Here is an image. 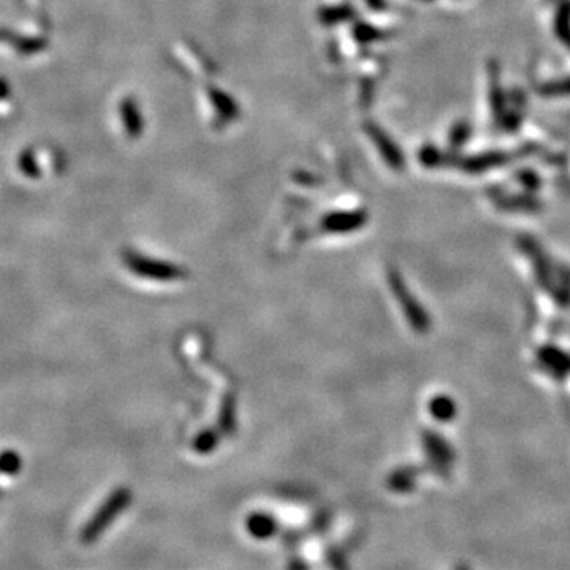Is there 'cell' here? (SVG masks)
<instances>
[{"label":"cell","instance_id":"6da1fadb","mask_svg":"<svg viewBox=\"0 0 570 570\" xmlns=\"http://www.w3.org/2000/svg\"><path fill=\"white\" fill-rule=\"evenodd\" d=\"M132 502V491L126 488V486H119L111 494L106 497L102 506L97 508L92 518L85 524L81 530V542L83 544H92L102 535L106 528L110 526L114 519L121 515L126 508L130 506Z\"/></svg>","mask_w":570,"mask_h":570},{"label":"cell","instance_id":"7a4b0ae2","mask_svg":"<svg viewBox=\"0 0 570 570\" xmlns=\"http://www.w3.org/2000/svg\"><path fill=\"white\" fill-rule=\"evenodd\" d=\"M122 260H124L126 266L133 273V275L150 279V281L175 282L182 281V279L187 276V271L180 265L157 259H150V257L138 254L135 250L130 249L122 254Z\"/></svg>","mask_w":570,"mask_h":570},{"label":"cell","instance_id":"3957f363","mask_svg":"<svg viewBox=\"0 0 570 570\" xmlns=\"http://www.w3.org/2000/svg\"><path fill=\"white\" fill-rule=\"evenodd\" d=\"M510 159L512 155L506 150H493V153L472 155V157H458L455 154H445L444 165H451L466 173H482L502 166Z\"/></svg>","mask_w":570,"mask_h":570},{"label":"cell","instance_id":"277c9868","mask_svg":"<svg viewBox=\"0 0 570 570\" xmlns=\"http://www.w3.org/2000/svg\"><path fill=\"white\" fill-rule=\"evenodd\" d=\"M363 127H365V132L372 139V143L376 144V148L379 149V153L380 155H382V159L385 160V164H387L390 169L395 171L404 170V165H406L404 155H402L398 144L393 141V138H391L382 127L377 126L376 122L368 121L363 124Z\"/></svg>","mask_w":570,"mask_h":570},{"label":"cell","instance_id":"5b68a950","mask_svg":"<svg viewBox=\"0 0 570 570\" xmlns=\"http://www.w3.org/2000/svg\"><path fill=\"white\" fill-rule=\"evenodd\" d=\"M368 222V214L361 209L334 211L322 219V228L329 233H352L360 230Z\"/></svg>","mask_w":570,"mask_h":570},{"label":"cell","instance_id":"8992f818","mask_svg":"<svg viewBox=\"0 0 570 570\" xmlns=\"http://www.w3.org/2000/svg\"><path fill=\"white\" fill-rule=\"evenodd\" d=\"M121 119L127 135L130 138H138L144 130V121L141 110H139L135 98L126 97L121 103Z\"/></svg>","mask_w":570,"mask_h":570},{"label":"cell","instance_id":"52a82bcc","mask_svg":"<svg viewBox=\"0 0 570 570\" xmlns=\"http://www.w3.org/2000/svg\"><path fill=\"white\" fill-rule=\"evenodd\" d=\"M488 76H490L488 98H490L491 113H493V117L497 122H501L502 116L506 114V102H504V92H502L501 80H499V67H497L496 62L488 64Z\"/></svg>","mask_w":570,"mask_h":570},{"label":"cell","instance_id":"ba28073f","mask_svg":"<svg viewBox=\"0 0 570 570\" xmlns=\"http://www.w3.org/2000/svg\"><path fill=\"white\" fill-rule=\"evenodd\" d=\"M208 95H209L212 106H214V110L219 113V116L223 121L232 122L234 119H238L239 106L236 102H234V98L230 94L223 92L219 87L211 86L208 89Z\"/></svg>","mask_w":570,"mask_h":570},{"label":"cell","instance_id":"9c48e42d","mask_svg":"<svg viewBox=\"0 0 570 570\" xmlns=\"http://www.w3.org/2000/svg\"><path fill=\"white\" fill-rule=\"evenodd\" d=\"M276 519L266 513H254L248 519V530L257 539H268L276 533Z\"/></svg>","mask_w":570,"mask_h":570},{"label":"cell","instance_id":"30bf717a","mask_svg":"<svg viewBox=\"0 0 570 570\" xmlns=\"http://www.w3.org/2000/svg\"><path fill=\"white\" fill-rule=\"evenodd\" d=\"M356 13V10L350 3L334 5V7H325L318 11V19L325 26H334L339 22L350 21Z\"/></svg>","mask_w":570,"mask_h":570},{"label":"cell","instance_id":"8fae6325","mask_svg":"<svg viewBox=\"0 0 570 570\" xmlns=\"http://www.w3.org/2000/svg\"><path fill=\"white\" fill-rule=\"evenodd\" d=\"M555 33L567 48H570V0H562L556 10Z\"/></svg>","mask_w":570,"mask_h":570},{"label":"cell","instance_id":"7c38bea8","mask_svg":"<svg viewBox=\"0 0 570 570\" xmlns=\"http://www.w3.org/2000/svg\"><path fill=\"white\" fill-rule=\"evenodd\" d=\"M219 428L221 433L232 435L236 428V407H234V399L227 398L222 402L219 412Z\"/></svg>","mask_w":570,"mask_h":570},{"label":"cell","instance_id":"4fadbf2b","mask_svg":"<svg viewBox=\"0 0 570 570\" xmlns=\"http://www.w3.org/2000/svg\"><path fill=\"white\" fill-rule=\"evenodd\" d=\"M352 33H354V38L356 42H360L363 44H370L374 42H379L382 40L385 37V33L377 29V27H374L370 22H363L359 21L354 24V29H352Z\"/></svg>","mask_w":570,"mask_h":570},{"label":"cell","instance_id":"5bb4252c","mask_svg":"<svg viewBox=\"0 0 570 570\" xmlns=\"http://www.w3.org/2000/svg\"><path fill=\"white\" fill-rule=\"evenodd\" d=\"M22 469V460L16 450L7 449L0 451V474L8 475V477H15L18 475Z\"/></svg>","mask_w":570,"mask_h":570},{"label":"cell","instance_id":"9a60e30c","mask_svg":"<svg viewBox=\"0 0 570 570\" xmlns=\"http://www.w3.org/2000/svg\"><path fill=\"white\" fill-rule=\"evenodd\" d=\"M445 154L433 146V144H424L418 153V160L422 162L423 166L426 169H435V166H444Z\"/></svg>","mask_w":570,"mask_h":570},{"label":"cell","instance_id":"2e32d148","mask_svg":"<svg viewBox=\"0 0 570 570\" xmlns=\"http://www.w3.org/2000/svg\"><path fill=\"white\" fill-rule=\"evenodd\" d=\"M217 440H219V431L206 429V431L197 435L193 447L198 454H209V451H212L217 447Z\"/></svg>","mask_w":570,"mask_h":570},{"label":"cell","instance_id":"e0dca14e","mask_svg":"<svg viewBox=\"0 0 570 570\" xmlns=\"http://www.w3.org/2000/svg\"><path fill=\"white\" fill-rule=\"evenodd\" d=\"M469 137H471V126L466 121H458L450 130V144L451 148H461Z\"/></svg>","mask_w":570,"mask_h":570},{"label":"cell","instance_id":"ac0fdd59","mask_svg":"<svg viewBox=\"0 0 570 570\" xmlns=\"http://www.w3.org/2000/svg\"><path fill=\"white\" fill-rule=\"evenodd\" d=\"M539 92L546 97H558V95H570V78L560 81H551L539 87Z\"/></svg>","mask_w":570,"mask_h":570},{"label":"cell","instance_id":"d6986e66","mask_svg":"<svg viewBox=\"0 0 570 570\" xmlns=\"http://www.w3.org/2000/svg\"><path fill=\"white\" fill-rule=\"evenodd\" d=\"M518 181L526 189H535L539 184V176L534 171H521L518 173Z\"/></svg>","mask_w":570,"mask_h":570},{"label":"cell","instance_id":"ffe728a7","mask_svg":"<svg viewBox=\"0 0 570 570\" xmlns=\"http://www.w3.org/2000/svg\"><path fill=\"white\" fill-rule=\"evenodd\" d=\"M21 166H22V170H24L26 173H29V175H37V169L35 166H33V162H32V155L31 154H24L22 155V159H21Z\"/></svg>","mask_w":570,"mask_h":570},{"label":"cell","instance_id":"44dd1931","mask_svg":"<svg viewBox=\"0 0 570 570\" xmlns=\"http://www.w3.org/2000/svg\"><path fill=\"white\" fill-rule=\"evenodd\" d=\"M365 2H366L368 7L376 10V11L387 8V2H385V0H365Z\"/></svg>","mask_w":570,"mask_h":570},{"label":"cell","instance_id":"7402d4cb","mask_svg":"<svg viewBox=\"0 0 570 570\" xmlns=\"http://www.w3.org/2000/svg\"><path fill=\"white\" fill-rule=\"evenodd\" d=\"M8 95V85L5 80H0V98L7 97Z\"/></svg>","mask_w":570,"mask_h":570}]
</instances>
